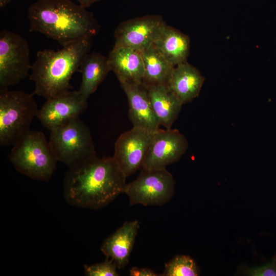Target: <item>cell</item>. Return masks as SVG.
<instances>
[{
    "instance_id": "obj_1",
    "label": "cell",
    "mask_w": 276,
    "mask_h": 276,
    "mask_svg": "<svg viewBox=\"0 0 276 276\" xmlns=\"http://www.w3.org/2000/svg\"><path fill=\"white\" fill-rule=\"evenodd\" d=\"M127 176L113 157L96 156L69 168L63 195L69 204L97 210L124 193Z\"/></svg>"
},
{
    "instance_id": "obj_2",
    "label": "cell",
    "mask_w": 276,
    "mask_h": 276,
    "mask_svg": "<svg viewBox=\"0 0 276 276\" xmlns=\"http://www.w3.org/2000/svg\"><path fill=\"white\" fill-rule=\"evenodd\" d=\"M30 31L37 32L62 47L92 38L99 30L93 13L71 0H37L28 10Z\"/></svg>"
},
{
    "instance_id": "obj_3",
    "label": "cell",
    "mask_w": 276,
    "mask_h": 276,
    "mask_svg": "<svg viewBox=\"0 0 276 276\" xmlns=\"http://www.w3.org/2000/svg\"><path fill=\"white\" fill-rule=\"evenodd\" d=\"M91 39L81 40L57 51H38L29 76L35 85L32 94L47 100L70 90L71 79L89 53Z\"/></svg>"
},
{
    "instance_id": "obj_4",
    "label": "cell",
    "mask_w": 276,
    "mask_h": 276,
    "mask_svg": "<svg viewBox=\"0 0 276 276\" xmlns=\"http://www.w3.org/2000/svg\"><path fill=\"white\" fill-rule=\"evenodd\" d=\"M13 146L9 157L18 172L38 180L51 178L58 160L43 132L30 130Z\"/></svg>"
},
{
    "instance_id": "obj_5",
    "label": "cell",
    "mask_w": 276,
    "mask_h": 276,
    "mask_svg": "<svg viewBox=\"0 0 276 276\" xmlns=\"http://www.w3.org/2000/svg\"><path fill=\"white\" fill-rule=\"evenodd\" d=\"M33 94L0 90V144L13 145L30 131L38 109Z\"/></svg>"
},
{
    "instance_id": "obj_6",
    "label": "cell",
    "mask_w": 276,
    "mask_h": 276,
    "mask_svg": "<svg viewBox=\"0 0 276 276\" xmlns=\"http://www.w3.org/2000/svg\"><path fill=\"white\" fill-rule=\"evenodd\" d=\"M50 131L49 141L58 162L70 168L96 156L90 131L79 116Z\"/></svg>"
},
{
    "instance_id": "obj_7",
    "label": "cell",
    "mask_w": 276,
    "mask_h": 276,
    "mask_svg": "<svg viewBox=\"0 0 276 276\" xmlns=\"http://www.w3.org/2000/svg\"><path fill=\"white\" fill-rule=\"evenodd\" d=\"M29 47L20 35L9 30L0 33V90L19 83L29 76Z\"/></svg>"
},
{
    "instance_id": "obj_8",
    "label": "cell",
    "mask_w": 276,
    "mask_h": 276,
    "mask_svg": "<svg viewBox=\"0 0 276 276\" xmlns=\"http://www.w3.org/2000/svg\"><path fill=\"white\" fill-rule=\"evenodd\" d=\"M174 187V179L166 168L142 169L138 177L127 184L124 193L130 205H163L173 197Z\"/></svg>"
},
{
    "instance_id": "obj_9",
    "label": "cell",
    "mask_w": 276,
    "mask_h": 276,
    "mask_svg": "<svg viewBox=\"0 0 276 276\" xmlns=\"http://www.w3.org/2000/svg\"><path fill=\"white\" fill-rule=\"evenodd\" d=\"M166 24L158 15L124 21L115 30L114 47L128 48L140 52L154 44Z\"/></svg>"
},
{
    "instance_id": "obj_10",
    "label": "cell",
    "mask_w": 276,
    "mask_h": 276,
    "mask_svg": "<svg viewBox=\"0 0 276 276\" xmlns=\"http://www.w3.org/2000/svg\"><path fill=\"white\" fill-rule=\"evenodd\" d=\"M154 132L133 127L122 133L114 145V158L126 176L142 168Z\"/></svg>"
},
{
    "instance_id": "obj_11",
    "label": "cell",
    "mask_w": 276,
    "mask_h": 276,
    "mask_svg": "<svg viewBox=\"0 0 276 276\" xmlns=\"http://www.w3.org/2000/svg\"><path fill=\"white\" fill-rule=\"evenodd\" d=\"M188 148V142L177 129H158L153 133L141 169H157L178 161Z\"/></svg>"
},
{
    "instance_id": "obj_12",
    "label": "cell",
    "mask_w": 276,
    "mask_h": 276,
    "mask_svg": "<svg viewBox=\"0 0 276 276\" xmlns=\"http://www.w3.org/2000/svg\"><path fill=\"white\" fill-rule=\"evenodd\" d=\"M87 101L78 90H68L47 99L38 109L36 117L44 127L51 131L84 113L87 107Z\"/></svg>"
},
{
    "instance_id": "obj_13",
    "label": "cell",
    "mask_w": 276,
    "mask_h": 276,
    "mask_svg": "<svg viewBox=\"0 0 276 276\" xmlns=\"http://www.w3.org/2000/svg\"><path fill=\"white\" fill-rule=\"evenodd\" d=\"M128 101L129 118L133 127L155 132L160 124L153 111L148 89L143 84L120 83Z\"/></svg>"
},
{
    "instance_id": "obj_14",
    "label": "cell",
    "mask_w": 276,
    "mask_h": 276,
    "mask_svg": "<svg viewBox=\"0 0 276 276\" xmlns=\"http://www.w3.org/2000/svg\"><path fill=\"white\" fill-rule=\"evenodd\" d=\"M140 226L138 220L125 222L102 244L101 251L116 263L118 269L128 264Z\"/></svg>"
},
{
    "instance_id": "obj_15",
    "label": "cell",
    "mask_w": 276,
    "mask_h": 276,
    "mask_svg": "<svg viewBox=\"0 0 276 276\" xmlns=\"http://www.w3.org/2000/svg\"><path fill=\"white\" fill-rule=\"evenodd\" d=\"M107 60L111 71L114 73L120 83H143L144 66L139 52L128 48L113 46Z\"/></svg>"
},
{
    "instance_id": "obj_16",
    "label": "cell",
    "mask_w": 276,
    "mask_h": 276,
    "mask_svg": "<svg viewBox=\"0 0 276 276\" xmlns=\"http://www.w3.org/2000/svg\"><path fill=\"white\" fill-rule=\"evenodd\" d=\"M204 81L198 70L187 61L174 67L167 85L183 105L199 96Z\"/></svg>"
},
{
    "instance_id": "obj_17",
    "label": "cell",
    "mask_w": 276,
    "mask_h": 276,
    "mask_svg": "<svg viewBox=\"0 0 276 276\" xmlns=\"http://www.w3.org/2000/svg\"><path fill=\"white\" fill-rule=\"evenodd\" d=\"M146 87L152 109L160 125L167 129L171 128L179 114L182 103L167 84Z\"/></svg>"
},
{
    "instance_id": "obj_18",
    "label": "cell",
    "mask_w": 276,
    "mask_h": 276,
    "mask_svg": "<svg viewBox=\"0 0 276 276\" xmlns=\"http://www.w3.org/2000/svg\"><path fill=\"white\" fill-rule=\"evenodd\" d=\"M189 36L166 24L154 45L173 66L187 62L190 51Z\"/></svg>"
},
{
    "instance_id": "obj_19",
    "label": "cell",
    "mask_w": 276,
    "mask_h": 276,
    "mask_svg": "<svg viewBox=\"0 0 276 276\" xmlns=\"http://www.w3.org/2000/svg\"><path fill=\"white\" fill-rule=\"evenodd\" d=\"M79 68L82 79L78 91L87 100L111 70L107 57L96 52L88 53L83 59Z\"/></svg>"
},
{
    "instance_id": "obj_20",
    "label": "cell",
    "mask_w": 276,
    "mask_h": 276,
    "mask_svg": "<svg viewBox=\"0 0 276 276\" xmlns=\"http://www.w3.org/2000/svg\"><path fill=\"white\" fill-rule=\"evenodd\" d=\"M140 53L144 66L143 84L146 87L167 84L174 66L164 58L154 44Z\"/></svg>"
},
{
    "instance_id": "obj_21",
    "label": "cell",
    "mask_w": 276,
    "mask_h": 276,
    "mask_svg": "<svg viewBox=\"0 0 276 276\" xmlns=\"http://www.w3.org/2000/svg\"><path fill=\"white\" fill-rule=\"evenodd\" d=\"M199 269L189 256L178 255L165 264L163 276H197Z\"/></svg>"
},
{
    "instance_id": "obj_22",
    "label": "cell",
    "mask_w": 276,
    "mask_h": 276,
    "mask_svg": "<svg viewBox=\"0 0 276 276\" xmlns=\"http://www.w3.org/2000/svg\"><path fill=\"white\" fill-rule=\"evenodd\" d=\"M84 273L87 276H118L117 266L111 259L106 258L101 263L84 266Z\"/></svg>"
},
{
    "instance_id": "obj_23",
    "label": "cell",
    "mask_w": 276,
    "mask_h": 276,
    "mask_svg": "<svg viewBox=\"0 0 276 276\" xmlns=\"http://www.w3.org/2000/svg\"><path fill=\"white\" fill-rule=\"evenodd\" d=\"M244 273L253 276H276V254L268 263L245 269Z\"/></svg>"
},
{
    "instance_id": "obj_24",
    "label": "cell",
    "mask_w": 276,
    "mask_h": 276,
    "mask_svg": "<svg viewBox=\"0 0 276 276\" xmlns=\"http://www.w3.org/2000/svg\"><path fill=\"white\" fill-rule=\"evenodd\" d=\"M131 276H157L161 275L154 270L148 268H139L133 267L129 270Z\"/></svg>"
},
{
    "instance_id": "obj_25",
    "label": "cell",
    "mask_w": 276,
    "mask_h": 276,
    "mask_svg": "<svg viewBox=\"0 0 276 276\" xmlns=\"http://www.w3.org/2000/svg\"><path fill=\"white\" fill-rule=\"evenodd\" d=\"M78 4L84 8H88L90 6L93 4L100 0H76Z\"/></svg>"
},
{
    "instance_id": "obj_26",
    "label": "cell",
    "mask_w": 276,
    "mask_h": 276,
    "mask_svg": "<svg viewBox=\"0 0 276 276\" xmlns=\"http://www.w3.org/2000/svg\"><path fill=\"white\" fill-rule=\"evenodd\" d=\"M11 0H0V8H4L6 7Z\"/></svg>"
}]
</instances>
